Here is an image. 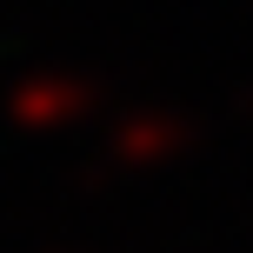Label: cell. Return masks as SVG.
Listing matches in <instances>:
<instances>
[{"mask_svg": "<svg viewBox=\"0 0 253 253\" xmlns=\"http://www.w3.org/2000/svg\"><path fill=\"white\" fill-rule=\"evenodd\" d=\"M74 107H80V87L60 80V74H27L20 87L7 93V114H13V126H27V133H53Z\"/></svg>", "mask_w": 253, "mask_h": 253, "instance_id": "obj_1", "label": "cell"}]
</instances>
